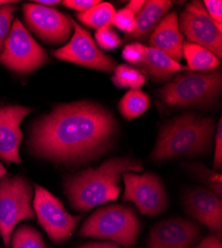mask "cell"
<instances>
[{"mask_svg": "<svg viewBox=\"0 0 222 248\" xmlns=\"http://www.w3.org/2000/svg\"><path fill=\"white\" fill-rule=\"evenodd\" d=\"M116 120L104 108L82 101L56 108L34 123L28 145L42 159L63 164L91 161L111 145Z\"/></svg>", "mask_w": 222, "mask_h": 248, "instance_id": "cell-1", "label": "cell"}, {"mask_svg": "<svg viewBox=\"0 0 222 248\" xmlns=\"http://www.w3.org/2000/svg\"><path fill=\"white\" fill-rule=\"evenodd\" d=\"M143 169V164L138 160L113 158L98 168H89L67 176L64 190L74 210L88 212L97 205L118 199L122 190L120 182L124 173H140Z\"/></svg>", "mask_w": 222, "mask_h": 248, "instance_id": "cell-2", "label": "cell"}, {"mask_svg": "<svg viewBox=\"0 0 222 248\" xmlns=\"http://www.w3.org/2000/svg\"><path fill=\"white\" fill-rule=\"evenodd\" d=\"M213 132L212 118L184 113L161 128L150 159L163 162L204 154L210 148Z\"/></svg>", "mask_w": 222, "mask_h": 248, "instance_id": "cell-3", "label": "cell"}, {"mask_svg": "<svg viewBox=\"0 0 222 248\" xmlns=\"http://www.w3.org/2000/svg\"><path fill=\"white\" fill-rule=\"evenodd\" d=\"M221 86L220 70L187 72L177 75L161 88L158 95L172 108H201L209 106L217 98Z\"/></svg>", "mask_w": 222, "mask_h": 248, "instance_id": "cell-4", "label": "cell"}, {"mask_svg": "<svg viewBox=\"0 0 222 248\" xmlns=\"http://www.w3.org/2000/svg\"><path fill=\"white\" fill-rule=\"evenodd\" d=\"M140 232V221L130 206L111 204L94 212L83 223L79 235L110 239L125 248L136 245Z\"/></svg>", "mask_w": 222, "mask_h": 248, "instance_id": "cell-5", "label": "cell"}, {"mask_svg": "<svg viewBox=\"0 0 222 248\" xmlns=\"http://www.w3.org/2000/svg\"><path fill=\"white\" fill-rule=\"evenodd\" d=\"M32 198V187L25 178L14 176L0 180V234L6 248L15 226L24 219L35 218Z\"/></svg>", "mask_w": 222, "mask_h": 248, "instance_id": "cell-6", "label": "cell"}, {"mask_svg": "<svg viewBox=\"0 0 222 248\" xmlns=\"http://www.w3.org/2000/svg\"><path fill=\"white\" fill-rule=\"evenodd\" d=\"M47 59L44 49L16 19L0 54V62L16 73L28 74L43 66Z\"/></svg>", "mask_w": 222, "mask_h": 248, "instance_id": "cell-7", "label": "cell"}, {"mask_svg": "<svg viewBox=\"0 0 222 248\" xmlns=\"http://www.w3.org/2000/svg\"><path fill=\"white\" fill-rule=\"evenodd\" d=\"M33 210L39 223L56 243L68 240L82 218L81 216L70 215L62 202L41 186L35 187Z\"/></svg>", "mask_w": 222, "mask_h": 248, "instance_id": "cell-8", "label": "cell"}, {"mask_svg": "<svg viewBox=\"0 0 222 248\" xmlns=\"http://www.w3.org/2000/svg\"><path fill=\"white\" fill-rule=\"evenodd\" d=\"M125 184L123 200L133 202L138 212L146 216H157L166 212L169 200L165 186L154 173L143 175L127 172L122 175Z\"/></svg>", "mask_w": 222, "mask_h": 248, "instance_id": "cell-9", "label": "cell"}, {"mask_svg": "<svg viewBox=\"0 0 222 248\" xmlns=\"http://www.w3.org/2000/svg\"><path fill=\"white\" fill-rule=\"evenodd\" d=\"M222 25L215 23L206 12L204 3L192 1L186 6L179 19V29L188 42L203 46L218 59L222 57Z\"/></svg>", "mask_w": 222, "mask_h": 248, "instance_id": "cell-10", "label": "cell"}, {"mask_svg": "<svg viewBox=\"0 0 222 248\" xmlns=\"http://www.w3.org/2000/svg\"><path fill=\"white\" fill-rule=\"evenodd\" d=\"M72 25L75 31L70 42L55 51L53 55L59 60L86 68L107 73L115 71L116 62L99 49L91 34L75 21H72Z\"/></svg>", "mask_w": 222, "mask_h": 248, "instance_id": "cell-11", "label": "cell"}, {"mask_svg": "<svg viewBox=\"0 0 222 248\" xmlns=\"http://www.w3.org/2000/svg\"><path fill=\"white\" fill-rule=\"evenodd\" d=\"M23 13L29 28L46 43L62 44L72 33V20L54 8L26 3L23 5Z\"/></svg>", "mask_w": 222, "mask_h": 248, "instance_id": "cell-12", "label": "cell"}, {"mask_svg": "<svg viewBox=\"0 0 222 248\" xmlns=\"http://www.w3.org/2000/svg\"><path fill=\"white\" fill-rule=\"evenodd\" d=\"M200 232V226L191 220L170 217L157 222L151 230L147 248H189Z\"/></svg>", "mask_w": 222, "mask_h": 248, "instance_id": "cell-13", "label": "cell"}, {"mask_svg": "<svg viewBox=\"0 0 222 248\" xmlns=\"http://www.w3.org/2000/svg\"><path fill=\"white\" fill-rule=\"evenodd\" d=\"M31 112L32 108L21 106L0 108V157L6 163H21L19 146L23 134L20 123Z\"/></svg>", "mask_w": 222, "mask_h": 248, "instance_id": "cell-14", "label": "cell"}, {"mask_svg": "<svg viewBox=\"0 0 222 248\" xmlns=\"http://www.w3.org/2000/svg\"><path fill=\"white\" fill-rule=\"evenodd\" d=\"M184 202L190 217L220 236L222 231L221 197L210 189L194 188L186 193Z\"/></svg>", "mask_w": 222, "mask_h": 248, "instance_id": "cell-15", "label": "cell"}, {"mask_svg": "<svg viewBox=\"0 0 222 248\" xmlns=\"http://www.w3.org/2000/svg\"><path fill=\"white\" fill-rule=\"evenodd\" d=\"M150 44L178 62L183 58L184 36L180 32L177 14L171 12L166 15L151 34Z\"/></svg>", "mask_w": 222, "mask_h": 248, "instance_id": "cell-16", "label": "cell"}, {"mask_svg": "<svg viewBox=\"0 0 222 248\" xmlns=\"http://www.w3.org/2000/svg\"><path fill=\"white\" fill-rule=\"evenodd\" d=\"M171 7V1L168 0H150L137 15L135 28L127 38L145 40L154 31Z\"/></svg>", "mask_w": 222, "mask_h": 248, "instance_id": "cell-17", "label": "cell"}, {"mask_svg": "<svg viewBox=\"0 0 222 248\" xmlns=\"http://www.w3.org/2000/svg\"><path fill=\"white\" fill-rule=\"evenodd\" d=\"M139 67L156 82L168 81L174 73L188 70L164 52L152 47L148 48L146 60Z\"/></svg>", "mask_w": 222, "mask_h": 248, "instance_id": "cell-18", "label": "cell"}, {"mask_svg": "<svg viewBox=\"0 0 222 248\" xmlns=\"http://www.w3.org/2000/svg\"><path fill=\"white\" fill-rule=\"evenodd\" d=\"M183 56L188 62V70L191 72L215 70L220 64V60L209 50L188 41L184 42Z\"/></svg>", "mask_w": 222, "mask_h": 248, "instance_id": "cell-19", "label": "cell"}, {"mask_svg": "<svg viewBox=\"0 0 222 248\" xmlns=\"http://www.w3.org/2000/svg\"><path fill=\"white\" fill-rule=\"evenodd\" d=\"M151 105L150 96L139 89L129 91L119 103V109L126 119L131 120L142 115Z\"/></svg>", "mask_w": 222, "mask_h": 248, "instance_id": "cell-20", "label": "cell"}, {"mask_svg": "<svg viewBox=\"0 0 222 248\" xmlns=\"http://www.w3.org/2000/svg\"><path fill=\"white\" fill-rule=\"evenodd\" d=\"M115 14L116 10L111 3L100 2L90 10L78 12L77 18L88 27L100 29L106 26H111Z\"/></svg>", "mask_w": 222, "mask_h": 248, "instance_id": "cell-21", "label": "cell"}, {"mask_svg": "<svg viewBox=\"0 0 222 248\" xmlns=\"http://www.w3.org/2000/svg\"><path fill=\"white\" fill-rule=\"evenodd\" d=\"M112 80L114 85L120 89L136 90L146 84V76L129 65H120L116 67Z\"/></svg>", "mask_w": 222, "mask_h": 248, "instance_id": "cell-22", "label": "cell"}, {"mask_svg": "<svg viewBox=\"0 0 222 248\" xmlns=\"http://www.w3.org/2000/svg\"><path fill=\"white\" fill-rule=\"evenodd\" d=\"M10 243L12 248H46L41 233L28 224L17 227Z\"/></svg>", "mask_w": 222, "mask_h": 248, "instance_id": "cell-23", "label": "cell"}, {"mask_svg": "<svg viewBox=\"0 0 222 248\" xmlns=\"http://www.w3.org/2000/svg\"><path fill=\"white\" fill-rule=\"evenodd\" d=\"M188 170H190L199 180L203 181L207 185L209 189L217 194L219 197L222 195V179L221 175L217 174L209 169H207L204 165L200 164H188L187 165Z\"/></svg>", "mask_w": 222, "mask_h": 248, "instance_id": "cell-24", "label": "cell"}, {"mask_svg": "<svg viewBox=\"0 0 222 248\" xmlns=\"http://www.w3.org/2000/svg\"><path fill=\"white\" fill-rule=\"evenodd\" d=\"M98 45L103 50H115L120 46L122 42L118 34L111 28V26H106L97 30L95 34Z\"/></svg>", "mask_w": 222, "mask_h": 248, "instance_id": "cell-25", "label": "cell"}, {"mask_svg": "<svg viewBox=\"0 0 222 248\" xmlns=\"http://www.w3.org/2000/svg\"><path fill=\"white\" fill-rule=\"evenodd\" d=\"M15 5H5L0 7V52H2L5 41L7 40L11 31V22L13 13L16 10Z\"/></svg>", "mask_w": 222, "mask_h": 248, "instance_id": "cell-26", "label": "cell"}, {"mask_svg": "<svg viewBox=\"0 0 222 248\" xmlns=\"http://www.w3.org/2000/svg\"><path fill=\"white\" fill-rule=\"evenodd\" d=\"M148 47L139 43H133L127 45L122 53V57L125 61L133 65H142L147 56Z\"/></svg>", "mask_w": 222, "mask_h": 248, "instance_id": "cell-27", "label": "cell"}, {"mask_svg": "<svg viewBox=\"0 0 222 248\" xmlns=\"http://www.w3.org/2000/svg\"><path fill=\"white\" fill-rule=\"evenodd\" d=\"M113 24L119 30L126 32L128 35L132 33L135 28L136 16L127 8H123L116 11L115 17L113 19Z\"/></svg>", "mask_w": 222, "mask_h": 248, "instance_id": "cell-28", "label": "cell"}, {"mask_svg": "<svg viewBox=\"0 0 222 248\" xmlns=\"http://www.w3.org/2000/svg\"><path fill=\"white\" fill-rule=\"evenodd\" d=\"M204 6L213 21L222 25V1L221 0H205Z\"/></svg>", "mask_w": 222, "mask_h": 248, "instance_id": "cell-29", "label": "cell"}, {"mask_svg": "<svg viewBox=\"0 0 222 248\" xmlns=\"http://www.w3.org/2000/svg\"><path fill=\"white\" fill-rule=\"evenodd\" d=\"M215 151L213 160V169L218 170L221 168L222 164V120L220 118L218 122V128L215 136Z\"/></svg>", "mask_w": 222, "mask_h": 248, "instance_id": "cell-30", "label": "cell"}, {"mask_svg": "<svg viewBox=\"0 0 222 248\" xmlns=\"http://www.w3.org/2000/svg\"><path fill=\"white\" fill-rule=\"evenodd\" d=\"M100 2L101 1H97V0H66V1H63L62 3L65 7L77 10L79 12H85Z\"/></svg>", "mask_w": 222, "mask_h": 248, "instance_id": "cell-31", "label": "cell"}, {"mask_svg": "<svg viewBox=\"0 0 222 248\" xmlns=\"http://www.w3.org/2000/svg\"><path fill=\"white\" fill-rule=\"evenodd\" d=\"M195 248H222V243L218 236L211 234L201 240Z\"/></svg>", "mask_w": 222, "mask_h": 248, "instance_id": "cell-32", "label": "cell"}, {"mask_svg": "<svg viewBox=\"0 0 222 248\" xmlns=\"http://www.w3.org/2000/svg\"><path fill=\"white\" fill-rule=\"evenodd\" d=\"M79 248H120V246L114 241H99L85 243Z\"/></svg>", "mask_w": 222, "mask_h": 248, "instance_id": "cell-33", "label": "cell"}, {"mask_svg": "<svg viewBox=\"0 0 222 248\" xmlns=\"http://www.w3.org/2000/svg\"><path fill=\"white\" fill-rule=\"evenodd\" d=\"M145 3L146 1H144V0H132V1H130L125 8H127L135 16H137L139 13V11L142 10L143 7L145 6Z\"/></svg>", "mask_w": 222, "mask_h": 248, "instance_id": "cell-34", "label": "cell"}, {"mask_svg": "<svg viewBox=\"0 0 222 248\" xmlns=\"http://www.w3.org/2000/svg\"><path fill=\"white\" fill-rule=\"evenodd\" d=\"M34 3L41 4V5H43V6L50 7V6L58 5L60 2H59V1H56V0H54V1H52V0H49V1H44V0H36V1H34Z\"/></svg>", "mask_w": 222, "mask_h": 248, "instance_id": "cell-35", "label": "cell"}, {"mask_svg": "<svg viewBox=\"0 0 222 248\" xmlns=\"http://www.w3.org/2000/svg\"><path fill=\"white\" fill-rule=\"evenodd\" d=\"M7 175V171L6 169L3 167V165L0 163V180H1L2 178H4L5 176Z\"/></svg>", "mask_w": 222, "mask_h": 248, "instance_id": "cell-36", "label": "cell"}, {"mask_svg": "<svg viewBox=\"0 0 222 248\" xmlns=\"http://www.w3.org/2000/svg\"><path fill=\"white\" fill-rule=\"evenodd\" d=\"M11 3H16V1H8V0H3V1H0V7H3L5 5H9Z\"/></svg>", "mask_w": 222, "mask_h": 248, "instance_id": "cell-37", "label": "cell"}]
</instances>
